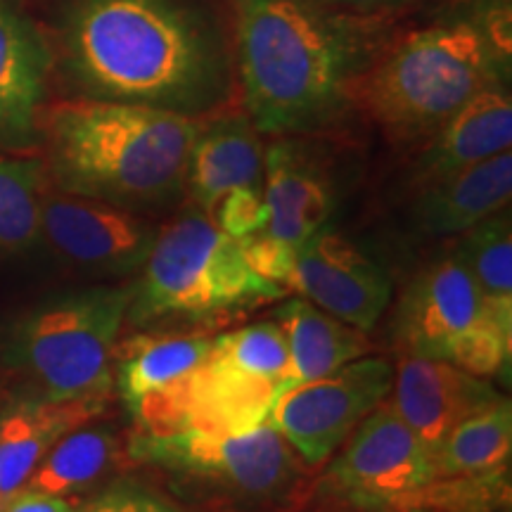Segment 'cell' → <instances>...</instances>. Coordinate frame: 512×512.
I'll return each instance as SVG.
<instances>
[{"label":"cell","mask_w":512,"mask_h":512,"mask_svg":"<svg viewBox=\"0 0 512 512\" xmlns=\"http://www.w3.org/2000/svg\"><path fill=\"white\" fill-rule=\"evenodd\" d=\"M508 53L484 24L451 22L408 34L356 83L363 102L389 136L430 138L484 88L503 83Z\"/></svg>","instance_id":"4"},{"label":"cell","mask_w":512,"mask_h":512,"mask_svg":"<svg viewBox=\"0 0 512 512\" xmlns=\"http://www.w3.org/2000/svg\"><path fill=\"white\" fill-rule=\"evenodd\" d=\"M275 384L254 377L211 347L207 358L128 411L143 434H242L264 425Z\"/></svg>","instance_id":"10"},{"label":"cell","mask_w":512,"mask_h":512,"mask_svg":"<svg viewBox=\"0 0 512 512\" xmlns=\"http://www.w3.org/2000/svg\"><path fill=\"white\" fill-rule=\"evenodd\" d=\"M43 164L0 157V252H22L41 238Z\"/></svg>","instance_id":"26"},{"label":"cell","mask_w":512,"mask_h":512,"mask_svg":"<svg viewBox=\"0 0 512 512\" xmlns=\"http://www.w3.org/2000/svg\"><path fill=\"white\" fill-rule=\"evenodd\" d=\"M389 392V406L425 446L432 463L448 434L460 422L503 399L486 377L470 375L446 361L413 354L403 356L399 368H394Z\"/></svg>","instance_id":"14"},{"label":"cell","mask_w":512,"mask_h":512,"mask_svg":"<svg viewBox=\"0 0 512 512\" xmlns=\"http://www.w3.org/2000/svg\"><path fill=\"white\" fill-rule=\"evenodd\" d=\"M3 512H74V508L62 496H53L36 489H22L5 505Z\"/></svg>","instance_id":"30"},{"label":"cell","mask_w":512,"mask_h":512,"mask_svg":"<svg viewBox=\"0 0 512 512\" xmlns=\"http://www.w3.org/2000/svg\"><path fill=\"white\" fill-rule=\"evenodd\" d=\"M408 354L446 361L477 377L508 368L512 335L491 316L456 252L434 261L403 292L396 318Z\"/></svg>","instance_id":"7"},{"label":"cell","mask_w":512,"mask_h":512,"mask_svg":"<svg viewBox=\"0 0 512 512\" xmlns=\"http://www.w3.org/2000/svg\"><path fill=\"white\" fill-rule=\"evenodd\" d=\"M214 349L221 356H226L233 366L254 377H261V380L273 382L275 387L290 366L285 332L275 320L247 325L242 330L214 337Z\"/></svg>","instance_id":"27"},{"label":"cell","mask_w":512,"mask_h":512,"mask_svg":"<svg viewBox=\"0 0 512 512\" xmlns=\"http://www.w3.org/2000/svg\"><path fill=\"white\" fill-rule=\"evenodd\" d=\"M126 320L136 328L162 320H204L275 302L287 287L252 268L240 242L202 209L185 211L157 230Z\"/></svg>","instance_id":"5"},{"label":"cell","mask_w":512,"mask_h":512,"mask_svg":"<svg viewBox=\"0 0 512 512\" xmlns=\"http://www.w3.org/2000/svg\"><path fill=\"white\" fill-rule=\"evenodd\" d=\"M287 287L361 332L375 328L392 299L384 268L330 223L294 256Z\"/></svg>","instance_id":"13"},{"label":"cell","mask_w":512,"mask_h":512,"mask_svg":"<svg viewBox=\"0 0 512 512\" xmlns=\"http://www.w3.org/2000/svg\"><path fill=\"white\" fill-rule=\"evenodd\" d=\"M48 72L50 50L41 31L12 0H0V138L34 133Z\"/></svg>","instance_id":"20"},{"label":"cell","mask_w":512,"mask_h":512,"mask_svg":"<svg viewBox=\"0 0 512 512\" xmlns=\"http://www.w3.org/2000/svg\"><path fill=\"white\" fill-rule=\"evenodd\" d=\"M207 216L223 230V233H228L230 238L235 240L261 233L268 223L264 188L261 190L247 188V190L230 192V195L223 197V200L216 204V207L211 209V214Z\"/></svg>","instance_id":"28"},{"label":"cell","mask_w":512,"mask_h":512,"mask_svg":"<svg viewBox=\"0 0 512 512\" xmlns=\"http://www.w3.org/2000/svg\"><path fill=\"white\" fill-rule=\"evenodd\" d=\"M510 197L512 155L501 152L439 181L420 185L413 219L420 233L432 238L463 235L489 216L508 209Z\"/></svg>","instance_id":"19"},{"label":"cell","mask_w":512,"mask_h":512,"mask_svg":"<svg viewBox=\"0 0 512 512\" xmlns=\"http://www.w3.org/2000/svg\"><path fill=\"white\" fill-rule=\"evenodd\" d=\"M264 188V147L249 117L202 121L192 140L185 190L204 214L235 190Z\"/></svg>","instance_id":"17"},{"label":"cell","mask_w":512,"mask_h":512,"mask_svg":"<svg viewBox=\"0 0 512 512\" xmlns=\"http://www.w3.org/2000/svg\"><path fill=\"white\" fill-rule=\"evenodd\" d=\"M81 512H178L174 505L166 503L150 491L136 484H114L93 498Z\"/></svg>","instance_id":"29"},{"label":"cell","mask_w":512,"mask_h":512,"mask_svg":"<svg viewBox=\"0 0 512 512\" xmlns=\"http://www.w3.org/2000/svg\"><path fill=\"white\" fill-rule=\"evenodd\" d=\"M264 200L268 223L259 235L292 259L328 226L335 207L328 176L302 147L285 138L264 150Z\"/></svg>","instance_id":"15"},{"label":"cell","mask_w":512,"mask_h":512,"mask_svg":"<svg viewBox=\"0 0 512 512\" xmlns=\"http://www.w3.org/2000/svg\"><path fill=\"white\" fill-rule=\"evenodd\" d=\"M107 396L22 401L0 415V512L24 489L46 453L76 427L105 411Z\"/></svg>","instance_id":"16"},{"label":"cell","mask_w":512,"mask_h":512,"mask_svg":"<svg viewBox=\"0 0 512 512\" xmlns=\"http://www.w3.org/2000/svg\"><path fill=\"white\" fill-rule=\"evenodd\" d=\"M128 456L256 503L287 501L306 479L302 458L268 420L242 434L133 432Z\"/></svg>","instance_id":"8"},{"label":"cell","mask_w":512,"mask_h":512,"mask_svg":"<svg viewBox=\"0 0 512 512\" xmlns=\"http://www.w3.org/2000/svg\"><path fill=\"white\" fill-rule=\"evenodd\" d=\"M275 323L283 328L290 351V366L275 387V399L297 384L335 373L370 351L368 337L361 330L330 316L304 297H294L280 306L275 311Z\"/></svg>","instance_id":"21"},{"label":"cell","mask_w":512,"mask_h":512,"mask_svg":"<svg viewBox=\"0 0 512 512\" xmlns=\"http://www.w3.org/2000/svg\"><path fill=\"white\" fill-rule=\"evenodd\" d=\"M512 448V408L501 399L467 418L448 434L434 456L439 479H482L501 475Z\"/></svg>","instance_id":"23"},{"label":"cell","mask_w":512,"mask_h":512,"mask_svg":"<svg viewBox=\"0 0 512 512\" xmlns=\"http://www.w3.org/2000/svg\"><path fill=\"white\" fill-rule=\"evenodd\" d=\"M67 53L98 100L197 117L228 91L221 34L183 0H79Z\"/></svg>","instance_id":"1"},{"label":"cell","mask_w":512,"mask_h":512,"mask_svg":"<svg viewBox=\"0 0 512 512\" xmlns=\"http://www.w3.org/2000/svg\"><path fill=\"white\" fill-rule=\"evenodd\" d=\"M41 235L57 254L86 271L128 275L143 268L157 228L136 211L93 197L43 195Z\"/></svg>","instance_id":"12"},{"label":"cell","mask_w":512,"mask_h":512,"mask_svg":"<svg viewBox=\"0 0 512 512\" xmlns=\"http://www.w3.org/2000/svg\"><path fill=\"white\" fill-rule=\"evenodd\" d=\"M491 316L512 335V230L510 216L503 211L465 230L456 249Z\"/></svg>","instance_id":"25"},{"label":"cell","mask_w":512,"mask_h":512,"mask_svg":"<svg viewBox=\"0 0 512 512\" xmlns=\"http://www.w3.org/2000/svg\"><path fill=\"white\" fill-rule=\"evenodd\" d=\"M339 448L325 486L363 508H389L418 498L437 482L432 456L389 403H380Z\"/></svg>","instance_id":"11"},{"label":"cell","mask_w":512,"mask_h":512,"mask_svg":"<svg viewBox=\"0 0 512 512\" xmlns=\"http://www.w3.org/2000/svg\"><path fill=\"white\" fill-rule=\"evenodd\" d=\"M119 437L110 427H76L57 441L29 477V489L69 496L98 482L117 463Z\"/></svg>","instance_id":"24"},{"label":"cell","mask_w":512,"mask_h":512,"mask_svg":"<svg viewBox=\"0 0 512 512\" xmlns=\"http://www.w3.org/2000/svg\"><path fill=\"white\" fill-rule=\"evenodd\" d=\"M131 299L133 283L100 285L36 306L12 325L5 363L29 384L34 399L107 396Z\"/></svg>","instance_id":"6"},{"label":"cell","mask_w":512,"mask_h":512,"mask_svg":"<svg viewBox=\"0 0 512 512\" xmlns=\"http://www.w3.org/2000/svg\"><path fill=\"white\" fill-rule=\"evenodd\" d=\"M211 347L214 337L207 335H136L117 342L112 368L126 408L200 366Z\"/></svg>","instance_id":"22"},{"label":"cell","mask_w":512,"mask_h":512,"mask_svg":"<svg viewBox=\"0 0 512 512\" xmlns=\"http://www.w3.org/2000/svg\"><path fill=\"white\" fill-rule=\"evenodd\" d=\"M512 100L503 83L484 88L430 136L415 166V183L427 185L484 159L510 152Z\"/></svg>","instance_id":"18"},{"label":"cell","mask_w":512,"mask_h":512,"mask_svg":"<svg viewBox=\"0 0 512 512\" xmlns=\"http://www.w3.org/2000/svg\"><path fill=\"white\" fill-rule=\"evenodd\" d=\"M325 5H335V8H349V10H377V8H387V5L401 3V0H320Z\"/></svg>","instance_id":"31"},{"label":"cell","mask_w":512,"mask_h":512,"mask_svg":"<svg viewBox=\"0 0 512 512\" xmlns=\"http://www.w3.org/2000/svg\"><path fill=\"white\" fill-rule=\"evenodd\" d=\"M394 366L384 356H361L335 373L297 384L273 401L268 422L306 467H318L389 396Z\"/></svg>","instance_id":"9"},{"label":"cell","mask_w":512,"mask_h":512,"mask_svg":"<svg viewBox=\"0 0 512 512\" xmlns=\"http://www.w3.org/2000/svg\"><path fill=\"white\" fill-rule=\"evenodd\" d=\"M249 121L287 136L330 124L373 62V34L320 0H230Z\"/></svg>","instance_id":"2"},{"label":"cell","mask_w":512,"mask_h":512,"mask_svg":"<svg viewBox=\"0 0 512 512\" xmlns=\"http://www.w3.org/2000/svg\"><path fill=\"white\" fill-rule=\"evenodd\" d=\"M202 119L114 100L50 107V166L62 192L124 209L174 202Z\"/></svg>","instance_id":"3"}]
</instances>
